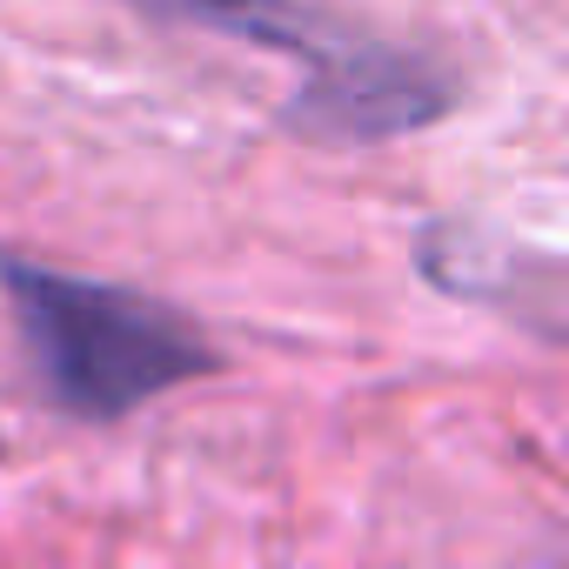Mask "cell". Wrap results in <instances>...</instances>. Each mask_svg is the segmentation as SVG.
<instances>
[{
  "mask_svg": "<svg viewBox=\"0 0 569 569\" xmlns=\"http://www.w3.org/2000/svg\"><path fill=\"white\" fill-rule=\"evenodd\" d=\"M161 28H201L281 61H309V81L281 101V128L316 148H376L456 108V74L429 54L389 48L316 0H121Z\"/></svg>",
  "mask_w": 569,
  "mask_h": 569,
  "instance_id": "2",
  "label": "cell"
},
{
  "mask_svg": "<svg viewBox=\"0 0 569 569\" xmlns=\"http://www.w3.org/2000/svg\"><path fill=\"white\" fill-rule=\"evenodd\" d=\"M0 296L14 309L41 402L74 422H121L154 396L221 369V349L181 309L141 289L61 274L0 248Z\"/></svg>",
  "mask_w": 569,
  "mask_h": 569,
  "instance_id": "1",
  "label": "cell"
}]
</instances>
